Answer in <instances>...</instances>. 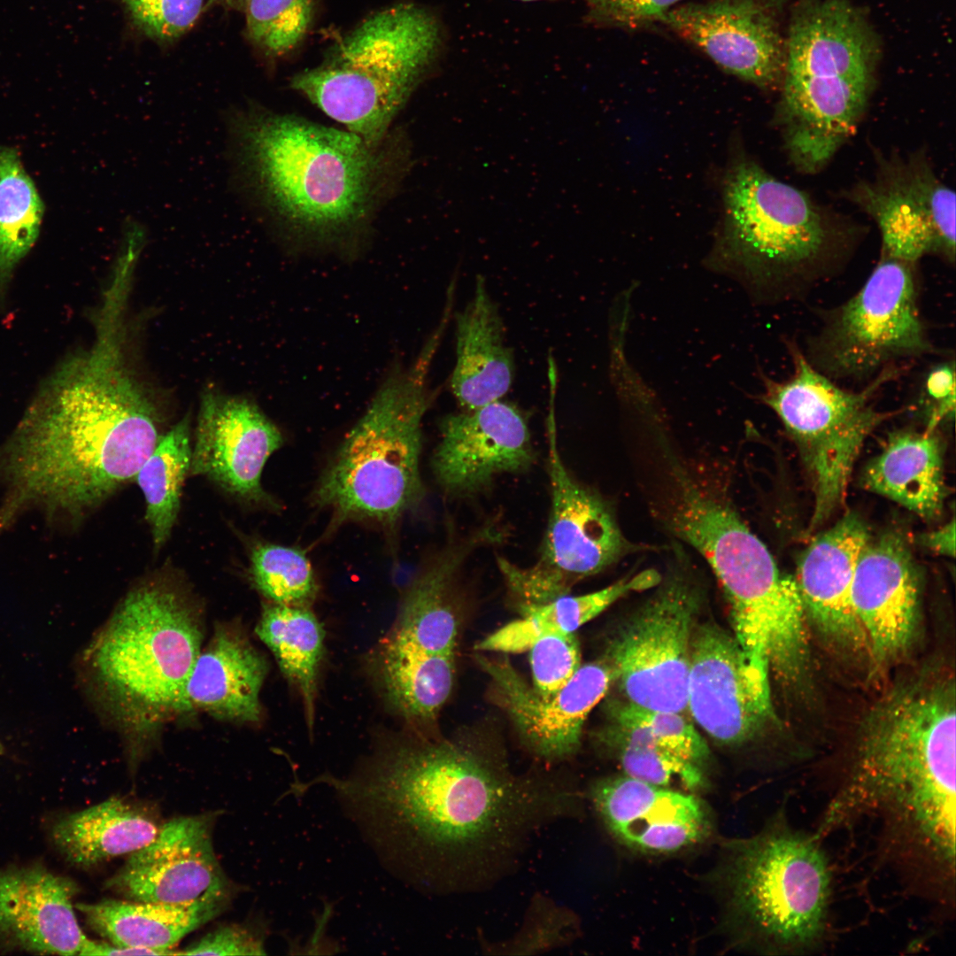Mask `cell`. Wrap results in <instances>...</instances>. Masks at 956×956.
<instances>
[{
    "label": "cell",
    "mask_w": 956,
    "mask_h": 956,
    "mask_svg": "<svg viewBox=\"0 0 956 956\" xmlns=\"http://www.w3.org/2000/svg\"><path fill=\"white\" fill-rule=\"evenodd\" d=\"M353 819L412 882L464 892L497 881L575 792L516 776L503 756L454 740L399 744L366 775L331 780Z\"/></svg>",
    "instance_id": "6da1fadb"
},
{
    "label": "cell",
    "mask_w": 956,
    "mask_h": 956,
    "mask_svg": "<svg viewBox=\"0 0 956 956\" xmlns=\"http://www.w3.org/2000/svg\"><path fill=\"white\" fill-rule=\"evenodd\" d=\"M126 303L103 300L96 339L43 382L1 456L11 495L0 515L34 503L79 516L128 482L160 437L156 409L124 355Z\"/></svg>",
    "instance_id": "7a4b0ae2"
},
{
    "label": "cell",
    "mask_w": 956,
    "mask_h": 956,
    "mask_svg": "<svg viewBox=\"0 0 956 956\" xmlns=\"http://www.w3.org/2000/svg\"><path fill=\"white\" fill-rule=\"evenodd\" d=\"M240 187L297 242L352 250L402 177L404 142L349 132L256 105L227 113Z\"/></svg>",
    "instance_id": "3957f363"
},
{
    "label": "cell",
    "mask_w": 956,
    "mask_h": 956,
    "mask_svg": "<svg viewBox=\"0 0 956 956\" xmlns=\"http://www.w3.org/2000/svg\"><path fill=\"white\" fill-rule=\"evenodd\" d=\"M955 701L953 678L935 671L886 693L864 720L849 783L827 822L882 810L953 868Z\"/></svg>",
    "instance_id": "277c9868"
},
{
    "label": "cell",
    "mask_w": 956,
    "mask_h": 956,
    "mask_svg": "<svg viewBox=\"0 0 956 956\" xmlns=\"http://www.w3.org/2000/svg\"><path fill=\"white\" fill-rule=\"evenodd\" d=\"M666 522L708 563L729 605L733 636L748 663L783 684L809 670L806 616L795 578L783 574L762 541L720 492L681 465L672 466Z\"/></svg>",
    "instance_id": "5b68a950"
},
{
    "label": "cell",
    "mask_w": 956,
    "mask_h": 956,
    "mask_svg": "<svg viewBox=\"0 0 956 956\" xmlns=\"http://www.w3.org/2000/svg\"><path fill=\"white\" fill-rule=\"evenodd\" d=\"M723 191L724 227L709 264L756 301L799 299L849 255V227L755 162L734 163Z\"/></svg>",
    "instance_id": "8992f818"
},
{
    "label": "cell",
    "mask_w": 956,
    "mask_h": 956,
    "mask_svg": "<svg viewBox=\"0 0 956 956\" xmlns=\"http://www.w3.org/2000/svg\"><path fill=\"white\" fill-rule=\"evenodd\" d=\"M197 606L163 580L123 598L82 660L95 696L128 732L148 734L190 712L187 684L201 651Z\"/></svg>",
    "instance_id": "52a82bcc"
},
{
    "label": "cell",
    "mask_w": 956,
    "mask_h": 956,
    "mask_svg": "<svg viewBox=\"0 0 956 956\" xmlns=\"http://www.w3.org/2000/svg\"><path fill=\"white\" fill-rule=\"evenodd\" d=\"M442 335L436 329L412 367L383 382L321 474L312 502L331 512L334 524L369 520L394 528L422 498L427 376Z\"/></svg>",
    "instance_id": "ba28073f"
},
{
    "label": "cell",
    "mask_w": 956,
    "mask_h": 956,
    "mask_svg": "<svg viewBox=\"0 0 956 956\" xmlns=\"http://www.w3.org/2000/svg\"><path fill=\"white\" fill-rule=\"evenodd\" d=\"M441 39L429 11L400 3L363 19L290 86L349 132L379 144L432 67Z\"/></svg>",
    "instance_id": "9c48e42d"
},
{
    "label": "cell",
    "mask_w": 956,
    "mask_h": 956,
    "mask_svg": "<svg viewBox=\"0 0 956 956\" xmlns=\"http://www.w3.org/2000/svg\"><path fill=\"white\" fill-rule=\"evenodd\" d=\"M729 857V910L747 937L770 952L814 949L831 895L828 860L814 836L777 821L733 842Z\"/></svg>",
    "instance_id": "30bf717a"
},
{
    "label": "cell",
    "mask_w": 956,
    "mask_h": 956,
    "mask_svg": "<svg viewBox=\"0 0 956 956\" xmlns=\"http://www.w3.org/2000/svg\"><path fill=\"white\" fill-rule=\"evenodd\" d=\"M786 346L792 374L776 381L760 372L763 391L755 398L774 411L799 451L814 495L812 532L842 505L865 439L893 415L876 410L872 398L901 367L890 366L863 389L851 391L816 370L795 343Z\"/></svg>",
    "instance_id": "8fae6325"
},
{
    "label": "cell",
    "mask_w": 956,
    "mask_h": 956,
    "mask_svg": "<svg viewBox=\"0 0 956 956\" xmlns=\"http://www.w3.org/2000/svg\"><path fill=\"white\" fill-rule=\"evenodd\" d=\"M931 352L935 349L918 305L914 264L883 254L860 289L826 312L803 351L834 382L871 381L900 361Z\"/></svg>",
    "instance_id": "7c38bea8"
},
{
    "label": "cell",
    "mask_w": 956,
    "mask_h": 956,
    "mask_svg": "<svg viewBox=\"0 0 956 956\" xmlns=\"http://www.w3.org/2000/svg\"><path fill=\"white\" fill-rule=\"evenodd\" d=\"M693 567L680 546L674 549L659 589L605 651L613 682L628 704L677 713L687 708L690 643L702 597Z\"/></svg>",
    "instance_id": "4fadbf2b"
},
{
    "label": "cell",
    "mask_w": 956,
    "mask_h": 956,
    "mask_svg": "<svg viewBox=\"0 0 956 956\" xmlns=\"http://www.w3.org/2000/svg\"><path fill=\"white\" fill-rule=\"evenodd\" d=\"M548 425L551 510L540 555L531 567L509 563L504 573L508 588L524 605L567 595L578 581L636 550L623 536L610 505L568 472L552 419Z\"/></svg>",
    "instance_id": "5bb4252c"
},
{
    "label": "cell",
    "mask_w": 956,
    "mask_h": 956,
    "mask_svg": "<svg viewBox=\"0 0 956 956\" xmlns=\"http://www.w3.org/2000/svg\"><path fill=\"white\" fill-rule=\"evenodd\" d=\"M872 180L847 198L868 214L882 236V254L915 264L926 255L955 260V193L921 154L878 157Z\"/></svg>",
    "instance_id": "9a60e30c"
},
{
    "label": "cell",
    "mask_w": 956,
    "mask_h": 956,
    "mask_svg": "<svg viewBox=\"0 0 956 956\" xmlns=\"http://www.w3.org/2000/svg\"><path fill=\"white\" fill-rule=\"evenodd\" d=\"M218 813L181 816L130 853L106 887L135 901L226 906L232 886L214 852Z\"/></svg>",
    "instance_id": "2e32d148"
},
{
    "label": "cell",
    "mask_w": 956,
    "mask_h": 956,
    "mask_svg": "<svg viewBox=\"0 0 956 956\" xmlns=\"http://www.w3.org/2000/svg\"><path fill=\"white\" fill-rule=\"evenodd\" d=\"M787 0H709L673 7L658 20L725 71L762 89L785 72L781 17Z\"/></svg>",
    "instance_id": "e0dca14e"
},
{
    "label": "cell",
    "mask_w": 956,
    "mask_h": 956,
    "mask_svg": "<svg viewBox=\"0 0 956 956\" xmlns=\"http://www.w3.org/2000/svg\"><path fill=\"white\" fill-rule=\"evenodd\" d=\"M687 709L711 738L728 745L750 740L774 715L769 677L754 670L733 634L715 624L694 628Z\"/></svg>",
    "instance_id": "ac0fdd59"
},
{
    "label": "cell",
    "mask_w": 956,
    "mask_h": 956,
    "mask_svg": "<svg viewBox=\"0 0 956 956\" xmlns=\"http://www.w3.org/2000/svg\"><path fill=\"white\" fill-rule=\"evenodd\" d=\"M491 680L496 702L509 715L522 742L536 756L559 761L580 747L584 722L607 692L613 676L606 662L581 666L551 697H542L507 659L476 656Z\"/></svg>",
    "instance_id": "d6986e66"
},
{
    "label": "cell",
    "mask_w": 956,
    "mask_h": 956,
    "mask_svg": "<svg viewBox=\"0 0 956 956\" xmlns=\"http://www.w3.org/2000/svg\"><path fill=\"white\" fill-rule=\"evenodd\" d=\"M282 442L278 428L257 405L208 391L200 404L189 473L243 501L274 505L261 475Z\"/></svg>",
    "instance_id": "ffe728a7"
},
{
    "label": "cell",
    "mask_w": 956,
    "mask_h": 956,
    "mask_svg": "<svg viewBox=\"0 0 956 956\" xmlns=\"http://www.w3.org/2000/svg\"><path fill=\"white\" fill-rule=\"evenodd\" d=\"M432 458L434 474L452 496H470L494 479L531 466L535 452L527 419L502 399L446 415Z\"/></svg>",
    "instance_id": "44dd1931"
},
{
    "label": "cell",
    "mask_w": 956,
    "mask_h": 956,
    "mask_svg": "<svg viewBox=\"0 0 956 956\" xmlns=\"http://www.w3.org/2000/svg\"><path fill=\"white\" fill-rule=\"evenodd\" d=\"M917 567L898 532L870 536L860 553L852 605L876 664L898 658L914 640L921 594Z\"/></svg>",
    "instance_id": "7402d4cb"
},
{
    "label": "cell",
    "mask_w": 956,
    "mask_h": 956,
    "mask_svg": "<svg viewBox=\"0 0 956 956\" xmlns=\"http://www.w3.org/2000/svg\"><path fill=\"white\" fill-rule=\"evenodd\" d=\"M590 798L609 831L643 852H679L702 840L709 829L695 796L627 775L597 782Z\"/></svg>",
    "instance_id": "603a6c76"
},
{
    "label": "cell",
    "mask_w": 956,
    "mask_h": 956,
    "mask_svg": "<svg viewBox=\"0 0 956 956\" xmlns=\"http://www.w3.org/2000/svg\"><path fill=\"white\" fill-rule=\"evenodd\" d=\"M870 536L863 520L848 513L809 544L794 577L806 614L830 642L852 651L867 649L851 590L860 553Z\"/></svg>",
    "instance_id": "cb8c5ba5"
},
{
    "label": "cell",
    "mask_w": 956,
    "mask_h": 956,
    "mask_svg": "<svg viewBox=\"0 0 956 956\" xmlns=\"http://www.w3.org/2000/svg\"><path fill=\"white\" fill-rule=\"evenodd\" d=\"M77 884L42 866L0 870V940L40 954L75 955L84 944L73 904Z\"/></svg>",
    "instance_id": "d4e9b609"
},
{
    "label": "cell",
    "mask_w": 956,
    "mask_h": 956,
    "mask_svg": "<svg viewBox=\"0 0 956 956\" xmlns=\"http://www.w3.org/2000/svg\"><path fill=\"white\" fill-rule=\"evenodd\" d=\"M784 75L875 77L878 35L849 0H798L785 38Z\"/></svg>",
    "instance_id": "484cf974"
},
{
    "label": "cell",
    "mask_w": 956,
    "mask_h": 956,
    "mask_svg": "<svg viewBox=\"0 0 956 956\" xmlns=\"http://www.w3.org/2000/svg\"><path fill=\"white\" fill-rule=\"evenodd\" d=\"M455 340L450 387L460 406L474 410L502 399L513 383V355L497 305L481 276L473 297L455 315Z\"/></svg>",
    "instance_id": "4316f807"
},
{
    "label": "cell",
    "mask_w": 956,
    "mask_h": 956,
    "mask_svg": "<svg viewBox=\"0 0 956 956\" xmlns=\"http://www.w3.org/2000/svg\"><path fill=\"white\" fill-rule=\"evenodd\" d=\"M267 673L264 657L240 632L220 626L198 654L187 684L191 711L219 720L256 722Z\"/></svg>",
    "instance_id": "83f0119b"
},
{
    "label": "cell",
    "mask_w": 956,
    "mask_h": 956,
    "mask_svg": "<svg viewBox=\"0 0 956 956\" xmlns=\"http://www.w3.org/2000/svg\"><path fill=\"white\" fill-rule=\"evenodd\" d=\"M944 446L937 429L892 432L882 451L864 468L860 482L928 520L944 509L947 488Z\"/></svg>",
    "instance_id": "f1b7e54d"
},
{
    "label": "cell",
    "mask_w": 956,
    "mask_h": 956,
    "mask_svg": "<svg viewBox=\"0 0 956 956\" xmlns=\"http://www.w3.org/2000/svg\"><path fill=\"white\" fill-rule=\"evenodd\" d=\"M161 825L147 808L112 797L67 814L52 828V840L71 864L92 867L143 848Z\"/></svg>",
    "instance_id": "f546056e"
},
{
    "label": "cell",
    "mask_w": 956,
    "mask_h": 956,
    "mask_svg": "<svg viewBox=\"0 0 956 956\" xmlns=\"http://www.w3.org/2000/svg\"><path fill=\"white\" fill-rule=\"evenodd\" d=\"M89 927L109 943L178 954L170 949L217 916L224 906L104 899L74 905Z\"/></svg>",
    "instance_id": "4dcf8cb0"
},
{
    "label": "cell",
    "mask_w": 956,
    "mask_h": 956,
    "mask_svg": "<svg viewBox=\"0 0 956 956\" xmlns=\"http://www.w3.org/2000/svg\"><path fill=\"white\" fill-rule=\"evenodd\" d=\"M660 579L661 574L656 570L647 569L591 593L565 595L543 604L520 605L521 618L490 634L475 649L504 653L528 651L543 636L574 633L616 601L630 593L656 587Z\"/></svg>",
    "instance_id": "1f68e13d"
},
{
    "label": "cell",
    "mask_w": 956,
    "mask_h": 956,
    "mask_svg": "<svg viewBox=\"0 0 956 956\" xmlns=\"http://www.w3.org/2000/svg\"><path fill=\"white\" fill-rule=\"evenodd\" d=\"M285 677L300 693L310 730L314 721L317 679L324 651V630L306 606L271 602L256 627Z\"/></svg>",
    "instance_id": "d6a6232c"
},
{
    "label": "cell",
    "mask_w": 956,
    "mask_h": 956,
    "mask_svg": "<svg viewBox=\"0 0 956 956\" xmlns=\"http://www.w3.org/2000/svg\"><path fill=\"white\" fill-rule=\"evenodd\" d=\"M378 666L387 700L411 722L432 721L452 690L455 652L421 655L380 648Z\"/></svg>",
    "instance_id": "836d02e7"
},
{
    "label": "cell",
    "mask_w": 956,
    "mask_h": 956,
    "mask_svg": "<svg viewBox=\"0 0 956 956\" xmlns=\"http://www.w3.org/2000/svg\"><path fill=\"white\" fill-rule=\"evenodd\" d=\"M191 452L189 421L184 418L160 436L134 479L144 496L155 551L165 544L176 522Z\"/></svg>",
    "instance_id": "e575fe53"
},
{
    "label": "cell",
    "mask_w": 956,
    "mask_h": 956,
    "mask_svg": "<svg viewBox=\"0 0 956 956\" xmlns=\"http://www.w3.org/2000/svg\"><path fill=\"white\" fill-rule=\"evenodd\" d=\"M43 204L16 149L0 145V289L35 244Z\"/></svg>",
    "instance_id": "d590c367"
},
{
    "label": "cell",
    "mask_w": 956,
    "mask_h": 956,
    "mask_svg": "<svg viewBox=\"0 0 956 956\" xmlns=\"http://www.w3.org/2000/svg\"><path fill=\"white\" fill-rule=\"evenodd\" d=\"M612 715L613 743L625 775L669 788L696 790L703 785L702 767L662 746L644 725L617 706Z\"/></svg>",
    "instance_id": "8d00e7d4"
},
{
    "label": "cell",
    "mask_w": 956,
    "mask_h": 956,
    "mask_svg": "<svg viewBox=\"0 0 956 956\" xmlns=\"http://www.w3.org/2000/svg\"><path fill=\"white\" fill-rule=\"evenodd\" d=\"M250 574L255 587L271 602L306 606L317 584L305 553L294 547L262 544L251 554Z\"/></svg>",
    "instance_id": "74e56055"
},
{
    "label": "cell",
    "mask_w": 956,
    "mask_h": 956,
    "mask_svg": "<svg viewBox=\"0 0 956 956\" xmlns=\"http://www.w3.org/2000/svg\"><path fill=\"white\" fill-rule=\"evenodd\" d=\"M249 39L265 54L282 56L307 34L315 0H250L243 10Z\"/></svg>",
    "instance_id": "f35d334b"
},
{
    "label": "cell",
    "mask_w": 956,
    "mask_h": 956,
    "mask_svg": "<svg viewBox=\"0 0 956 956\" xmlns=\"http://www.w3.org/2000/svg\"><path fill=\"white\" fill-rule=\"evenodd\" d=\"M137 30L161 43L177 40L198 19L204 0H121Z\"/></svg>",
    "instance_id": "ab89813d"
},
{
    "label": "cell",
    "mask_w": 956,
    "mask_h": 956,
    "mask_svg": "<svg viewBox=\"0 0 956 956\" xmlns=\"http://www.w3.org/2000/svg\"><path fill=\"white\" fill-rule=\"evenodd\" d=\"M528 651L533 688L542 697L559 691L581 667L580 645L574 633L543 636Z\"/></svg>",
    "instance_id": "60d3db41"
},
{
    "label": "cell",
    "mask_w": 956,
    "mask_h": 956,
    "mask_svg": "<svg viewBox=\"0 0 956 956\" xmlns=\"http://www.w3.org/2000/svg\"><path fill=\"white\" fill-rule=\"evenodd\" d=\"M644 725L662 746L684 759L704 767L708 759L705 740L682 713L649 710L623 702L616 705Z\"/></svg>",
    "instance_id": "b9f144b4"
},
{
    "label": "cell",
    "mask_w": 956,
    "mask_h": 956,
    "mask_svg": "<svg viewBox=\"0 0 956 956\" xmlns=\"http://www.w3.org/2000/svg\"><path fill=\"white\" fill-rule=\"evenodd\" d=\"M925 428L937 429L955 414V364L945 360L935 364L924 375L917 395Z\"/></svg>",
    "instance_id": "7bdbcfd3"
},
{
    "label": "cell",
    "mask_w": 956,
    "mask_h": 956,
    "mask_svg": "<svg viewBox=\"0 0 956 956\" xmlns=\"http://www.w3.org/2000/svg\"><path fill=\"white\" fill-rule=\"evenodd\" d=\"M682 0H586L589 19L620 27H638L658 21Z\"/></svg>",
    "instance_id": "ee69618b"
},
{
    "label": "cell",
    "mask_w": 956,
    "mask_h": 956,
    "mask_svg": "<svg viewBox=\"0 0 956 956\" xmlns=\"http://www.w3.org/2000/svg\"><path fill=\"white\" fill-rule=\"evenodd\" d=\"M262 955L260 936L241 925L220 926L179 952V955Z\"/></svg>",
    "instance_id": "f6af8a7d"
},
{
    "label": "cell",
    "mask_w": 956,
    "mask_h": 956,
    "mask_svg": "<svg viewBox=\"0 0 956 956\" xmlns=\"http://www.w3.org/2000/svg\"><path fill=\"white\" fill-rule=\"evenodd\" d=\"M922 545L930 551L941 555L954 557L955 555V521L952 519L943 527L924 533L920 536Z\"/></svg>",
    "instance_id": "bcb514c9"
},
{
    "label": "cell",
    "mask_w": 956,
    "mask_h": 956,
    "mask_svg": "<svg viewBox=\"0 0 956 956\" xmlns=\"http://www.w3.org/2000/svg\"><path fill=\"white\" fill-rule=\"evenodd\" d=\"M79 955H166L158 950L118 946L106 941L86 938Z\"/></svg>",
    "instance_id": "7dc6e473"
},
{
    "label": "cell",
    "mask_w": 956,
    "mask_h": 956,
    "mask_svg": "<svg viewBox=\"0 0 956 956\" xmlns=\"http://www.w3.org/2000/svg\"><path fill=\"white\" fill-rule=\"evenodd\" d=\"M223 1L227 5L232 6L233 8H238V9H241V10H244L247 4L250 2V0H223Z\"/></svg>",
    "instance_id": "c3c4849f"
}]
</instances>
